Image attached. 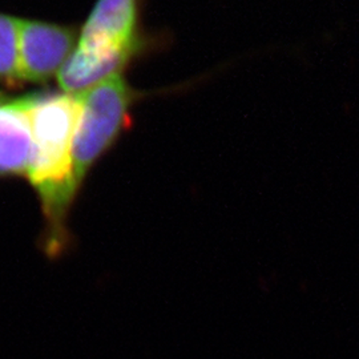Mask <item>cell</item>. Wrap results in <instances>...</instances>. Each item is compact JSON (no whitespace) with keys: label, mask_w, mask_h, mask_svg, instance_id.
Segmentation results:
<instances>
[{"label":"cell","mask_w":359,"mask_h":359,"mask_svg":"<svg viewBox=\"0 0 359 359\" xmlns=\"http://www.w3.org/2000/svg\"><path fill=\"white\" fill-rule=\"evenodd\" d=\"M77 114L76 95H29L34 158L26 180L38 196L43 216L40 249L48 258L65 256L74 241L69 215L80 192L72 163Z\"/></svg>","instance_id":"1"},{"label":"cell","mask_w":359,"mask_h":359,"mask_svg":"<svg viewBox=\"0 0 359 359\" xmlns=\"http://www.w3.org/2000/svg\"><path fill=\"white\" fill-rule=\"evenodd\" d=\"M76 96L79 114L72 142V163L77 187L81 189L90 169L126 128L136 92L120 75Z\"/></svg>","instance_id":"2"},{"label":"cell","mask_w":359,"mask_h":359,"mask_svg":"<svg viewBox=\"0 0 359 359\" xmlns=\"http://www.w3.org/2000/svg\"><path fill=\"white\" fill-rule=\"evenodd\" d=\"M72 27L39 20H22L19 25L20 79L28 83H46L57 76L77 44Z\"/></svg>","instance_id":"3"},{"label":"cell","mask_w":359,"mask_h":359,"mask_svg":"<svg viewBox=\"0 0 359 359\" xmlns=\"http://www.w3.org/2000/svg\"><path fill=\"white\" fill-rule=\"evenodd\" d=\"M142 0H97L77 46L107 51L139 53L142 47L139 18Z\"/></svg>","instance_id":"4"},{"label":"cell","mask_w":359,"mask_h":359,"mask_svg":"<svg viewBox=\"0 0 359 359\" xmlns=\"http://www.w3.org/2000/svg\"><path fill=\"white\" fill-rule=\"evenodd\" d=\"M32 158L29 95L11 97L0 92V179H27Z\"/></svg>","instance_id":"5"},{"label":"cell","mask_w":359,"mask_h":359,"mask_svg":"<svg viewBox=\"0 0 359 359\" xmlns=\"http://www.w3.org/2000/svg\"><path fill=\"white\" fill-rule=\"evenodd\" d=\"M20 19L0 13V83L15 88L22 81L19 65Z\"/></svg>","instance_id":"6"}]
</instances>
